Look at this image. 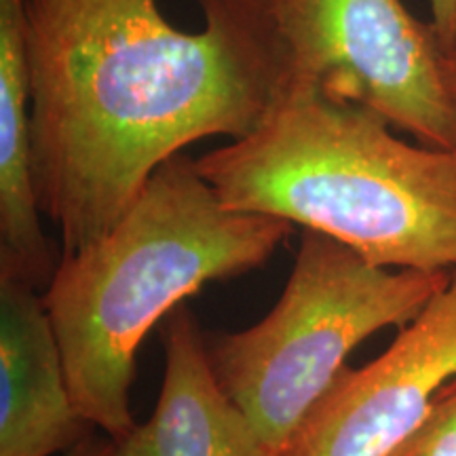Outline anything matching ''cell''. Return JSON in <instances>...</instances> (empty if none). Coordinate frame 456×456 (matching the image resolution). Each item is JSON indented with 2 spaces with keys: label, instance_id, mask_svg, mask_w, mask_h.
<instances>
[{
  "label": "cell",
  "instance_id": "6da1fadb",
  "mask_svg": "<svg viewBox=\"0 0 456 456\" xmlns=\"http://www.w3.org/2000/svg\"><path fill=\"white\" fill-rule=\"evenodd\" d=\"M201 32L157 0H20L38 208L61 254L104 237L192 142L241 140L288 87L273 0H199Z\"/></svg>",
  "mask_w": 456,
  "mask_h": 456
},
{
  "label": "cell",
  "instance_id": "ba28073f",
  "mask_svg": "<svg viewBox=\"0 0 456 456\" xmlns=\"http://www.w3.org/2000/svg\"><path fill=\"white\" fill-rule=\"evenodd\" d=\"M163 345L155 412L118 442L123 456H266L249 419L216 379L208 340L186 305L167 315Z\"/></svg>",
  "mask_w": 456,
  "mask_h": 456
},
{
  "label": "cell",
  "instance_id": "4fadbf2b",
  "mask_svg": "<svg viewBox=\"0 0 456 456\" xmlns=\"http://www.w3.org/2000/svg\"><path fill=\"white\" fill-rule=\"evenodd\" d=\"M442 72L448 95L456 110V41L450 47H442Z\"/></svg>",
  "mask_w": 456,
  "mask_h": 456
},
{
  "label": "cell",
  "instance_id": "7a4b0ae2",
  "mask_svg": "<svg viewBox=\"0 0 456 456\" xmlns=\"http://www.w3.org/2000/svg\"><path fill=\"white\" fill-rule=\"evenodd\" d=\"M294 224L228 209L195 159L165 161L104 237L60 254L45 311L78 412L121 442L134 429L135 355L151 328L203 285L260 269Z\"/></svg>",
  "mask_w": 456,
  "mask_h": 456
},
{
  "label": "cell",
  "instance_id": "5b68a950",
  "mask_svg": "<svg viewBox=\"0 0 456 456\" xmlns=\"http://www.w3.org/2000/svg\"><path fill=\"white\" fill-rule=\"evenodd\" d=\"M288 91L351 102L429 148L456 151V110L431 24L402 0H273Z\"/></svg>",
  "mask_w": 456,
  "mask_h": 456
},
{
  "label": "cell",
  "instance_id": "8992f818",
  "mask_svg": "<svg viewBox=\"0 0 456 456\" xmlns=\"http://www.w3.org/2000/svg\"><path fill=\"white\" fill-rule=\"evenodd\" d=\"M456 380V269L363 368H342L283 456H385Z\"/></svg>",
  "mask_w": 456,
  "mask_h": 456
},
{
  "label": "cell",
  "instance_id": "8fae6325",
  "mask_svg": "<svg viewBox=\"0 0 456 456\" xmlns=\"http://www.w3.org/2000/svg\"><path fill=\"white\" fill-rule=\"evenodd\" d=\"M431 28L442 47L456 41V0H429Z\"/></svg>",
  "mask_w": 456,
  "mask_h": 456
},
{
  "label": "cell",
  "instance_id": "277c9868",
  "mask_svg": "<svg viewBox=\"0 0 456 456\" xmlns=\"http://www.w3.org/2000/svg\"><path fill=\"white\" fill-rule=\"evenodd\" d=\"M448 279L450 271L370 265L336 239L306 231L269 315L241 332L205 336L216 379L266 456L285 454L357 345L408 326Z\"/></svg>",
  "mask_w": 456,
  "mask_h": 456
},
{
  "label": "cell",
  "instance_id": "7c38bea8",
  "mask_svg": "<svg viewBox=\"0 0 456 456\" xmlns=\"http://www.w3.org/2000/svg\"><path fill=\"white\" fill-rule=\"evenodd\" d=\"M68 456H123V452L118 442L112 440L110 436L98 437L91 433L72 450H68Z\"/></svg>",
  "mask_w": 456,
  "mask_h": 456
},
{
  "label": "cell",
  "instance_id": "3957f363",
  "mask_svg": "<svg viewBox=\"0 0 456 456\" xmlns=\"http://www.w3.org/2000/svg\"><path fill=\"white\" fill-rule=\"evenodd\" d=\"M228 209L322 232L387 269H456V151L368 108L288 91L254 134L195 159Z\"/></svg>",
  "mask_w": 456,
  "mask_h": 456
},
{
  "label": "cell",
  "instance_id": "52a82bcc",
  "mask_svg": "<svg viewBox=\"0 0 456 456\" xmlns=\"http://www.w3.org/2000/svg\"><path fill=\"white\" fill-rule=\"evenodd\" d=\"M94 429L72 399L41 292L0 275V456H53Z\"/></svg>",
  "mask_w": 456,
  "mask_h": 456
},
{
  "label": "cell",
  "instance_id": "30bf717a",
  "mask_svg": "<svg viewBox=\"0 0 456 456\" xmlns=\"http://www.w3.org/2000/svg\"><path fill=\"white\" fill-rule=\"evenodd\" d=\"M385 456H456V380L433 399L406 440Z\"/></svg>",
  "mask_w": 456,
  "mask_h": 456
},
{
  "label": "cell",
  "instance_id": "9c48e42d",
  "mask_svg": "<svg viewBox=\"0 0 456 456\" xmlns=\"http://www.w3.org/2000/svg\"><path fill=\"white\" fill-rule=\"evenodd\" d=\"M32 167L30 81L20 0H0V275L38 292L60 258L43 231Z\"/></svg>",
  "mask_w": 456,
  "mask_h": 456
}]
</instances>
